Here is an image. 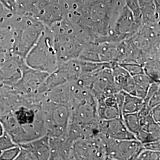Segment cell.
Listing matches in <instances>:
<instances>
[{"label": "cell", "instance_id": "obj_1", "mask_svg": "<svg viewBox=\"0 0 160 160\" xmlns=\"http://www.w3.org/2000/svg\"><path fill=\"white\" fill-rule=\"evenodd\" d=\"M0 122L17 145L46 135L42 102L38 96L23 95L22 103L11 112L0 116Z\"/></svg>", "mask_w": 160, "mask_h": 160}, {"label": "cell", "instance_id": "obj_2", "mask_svg": "<svg viewBox=\"0 0 160 160\" xmlns=\"http://www.w3.org/2000/svg\"><path fill=\"white\" fill-rule=\"evenodd\" d=\"M49 28L53 34L59 65L71 59H78L88 43L80 30L66 18Z\"/></svg>", "mask_w": 160, "mask_h": 160}, {"label": "cell", "instance_id": "obj_3", "mask_svg": "<svg viewBox=\"0 0 160 160\" xmlns=\"http://www.w3.org/2000/svg\"><path fill=\"white\" fill-rule=\"evenodd\" d=\"M45 28V26L34 17L18 13L11 28L12 54L24 59Z\"/></svg>", "mask_w": 160, "mask_h": 160}, {"label": "cell", "instance_id": "obj_4", "mask_svg": "<svg viewBox=\"0 0 160 160\" xmlns=\"http://www.w3.org/2000/svg\"><path fill=\"white\" fill-rule=\"evenodd\" d=\"M26 65L48 74L55 71L59 66L55 48L53 34L50 28L46 27L39 39L24 58Z\"/></svg>", "mask_w": 160, "mask_h": 160}, {"label": "cell", "instance_id": "obj_5", "mask_svg": "<svg viewBox=\"0 0 160 160\" xmlns=\"http://www.w3.org/2000/svg\"><path fill=\"white\" fill-rule=\"evenodd\" d=\"M46 128V135L56 137L67 132L70 118V108L68 105L53 103L44 97L42 103Z\"/></svg>", "mask_w": 160, "mask_h": 160}, {"label": "cell", "instance_id": "obj_6", "mask_svg": "<svg viewBox=\"0 0 160 160\" xmlns=\"http://www.w3.org/2000/svg\"><path fill=\"white\" fill-rule=\"evenodd\" d=\"M106 148L99 133L90 137L76 140L72 145L69 160H105Z\"/></svg>", "mask_w": 160, "mask_h": 160}, {"label": "cell", "instance_id": "obj_7", "mask_svg": "<svg viewBox=\"0 0 160 160\" xmlns=\"http://www.w3.org/2000/svg\"><path fill=\"white\" fill-rule=\"evenodd\" d=\"M142 24L125 5L114 21L108 41L119 42L130 38L137 33Z\"/></svg>", "mask_w": 160, "mask_h": 160}, {"label": "cell", "instance_id": "obj_8", "mask_svg": "<svg viewBox=\"0 0 160 160\" xmlns=\"http://www.w3.org/2000/svg\"><path fill=\"white\" fill-rule=\"evenodd\" d=\"M106 148V160H135L142 148L137 139H114L102 135Z\"/></svg>", "mask_w": 160, "mask_h": 160}, {"label": "cell", "instance_id": "obj_9", "mask_svg": "<svg viewBox=\"0 0 160 160\" xmlns=\"http://www.w3.org/2000/svg\"><path fill=\"white\" fill-rule=\"evenodd\" d=\"M49 74L31 68L26 64L20 79L12 86L19 94L24 96H37L45 92V82Z\"/></svg>", "mask_w": 160, "mask_h": 160}, {"label": "cell", "instance_id": "obj_10", "mask_svg": "<svg viewBox=\"0 0 160 160\" xmlns=\"http://www.w3.org/2000/svg\"><path fill=\"white\" fill-rule=\"evenodd\" d=\"M81 73L79 59H71L61 63L57 69L48 75L45 82V92L63 84L77 81Z\"/></svg>", "mask_w": 160, "mask_h": 160}, {"label": "cell", "instance_id": "obj_11", "mask_svg": "<svg viewBox=\"0 0 160 160\" xmlns=\"http://www.w3.org/2000/svg\"><path fill=\"white\" fill-rule=\"evenodd\" d=\"M26 63L24 59L10 54L0 61V82L12 87L20 79Z\"/></svg>", "mask_w": 160, "mask_h": 160}, {"label": "cell", "instance_id": "obj_12", "mask_svg": "<svg viewBox=\"0 0 160 160\" xmlns=\"http://www.w3.org/2000/svg\"><path fill=\"white\" fill-rule=\"evenodd\" d=\"M18 145L20 151L16 160H49V138L46 135Z\"/></svg>", "mask_w": 160, "mask_h": 160}, {"label": "cell", "instance_id": "obj_13", "mask_svg": "<svg viewBox=\"0 0 160 160\" xmlns=\"http://www.w3.org/2000/svg\"><path fill=\"white\" fill-rule=\"evenodd\" d=\"M99 133L103 137L114 139H136L126 127L122 118L109 120H100Z\"/></svg>", "mask_w": 160, "mask_h": 160}, {"label": "cell", "instance_id": "obj_14", "mask_svg": "<svg viewBox=\"0 0 160 160\" xmlns=\"http://www.w3.org/2000/svg\"><path fill=\"white\" fill-rule=\"evenodd\" d=\"M49 138V160H69L74 142L67 136L66 133L59 137Z\"/></svg>", "mask_w": 160, "mask_h": 160}, {"label": "cell", "instance_id": "obj_15", "mask_svg": "<svg viewBox=\"0 0 160 160\" xmlns=\"http://www.w3.org/2000/svg\"><path fill=\"white\" fill-rule=\"evenodd\" d=\"M97 110L100 120L122 118V109L117 100L116 93L97 100Z\"/></svg>", "mask_w": 160, "mask_h": 160}, {"label": "cell", "instance_id": "obj_16", "mask_svg": "<svg viewBox=\"0 0 160 160\" xmlns=\"http://www.w3.org/2000/svg\"><path fill=\"white\" fill-rule=\"evenodd\" d=\"M112 69L114 82L119 90L132 94L135 84L131 75L118 63H114Z\"/></svg>", "mask_w": 160, "mask_h": 160}, {"label": "cell", "instance_id": "obj_17", "mask_svg": "<svg viewBox=\"0 0 160 160\" xmlns=\"http://www.w3.org/2000/svg\"><path fill=\"white\" fill-rule=\"evenodd\" d=\"M144 23H159L160 13L157 10L154 0H138Z\"/></svg>", "mask_w": 160, "mask_h": 160}, {"label": "cell", "instance_id": "obj_18", "mask_svg": "<svg viewBox=\"0 0 160 160\" xmlns=\"http://www.w3.org/2000/svg\"><path fill=\"white\" fill-rule=\"evenodd\" d=\"M124 98L122 108V115L138 113L145 104L144 99L123 92Z\"/></svg>", "mask_w": 160, "mask_h": 160}, {"label": "cell", "instance_id": "obj_19", "mask_svg": "<svg viewBox=\"0 0 160 160\" xmlns=\"http://www.w3.org/2000/svg\"><path fill=\"white\" fill-rule=\"evenodd\" d=\"M135 87L132 95L144 99L148 90L149 87L153 81L145 73L132 76Z\"/></svg>", "mask_w": 160, "mask_h": 160}, {"label": "cell", "instance_id": "obj_20", "mask_svg": "<svg viewBox=\"0 0 160 160\" xmlns=\"http://www.w3.org/2000/svg\"><path fill=\"white\" fill-rule=\"evenodd\" d=\"M12 30H0V61L12 53Z\"/></svg>", "mask_w": 160, "mask_h": 160}, {"label": "cell", "instance_id": "obj_21", "mask_svg": "<svg viewBox=\"0 0 160 160\" xmlns=\"http://www.w3.org/2000/svg\"><path fill=\"white\" fill-rule=\"evenodd\" d=\"M160 83L153 82L151 84L144 98L145 105L149 109L160 104Z\"/></svg>", "mask_w": 160, "mask_h": 160}, {"label": "cell", "instance_id": "obj_22", "mask_svg": "<svg viewBox=\"0 0 160 160\" xmlns=\"http://www.w3.org/2000/svg\"><path fill=\"white\" fill-rule=\"evenodd\" d=\"M144 73L154 82H160V58L151 59L142 65Z\"/></svg>", "mask_w": 160, "mask_h": 160}, {"label": "cell", "instance_id": "obj_23", "mask_svg": "<svg viewBox=\"0 0 160 160\" xmlns=\"http://www.w3.org/2000/svg\"><path fill=\"white\" fill-rule=\"evenodd\" d=\"M122 119L128 129L136 138L137 135L141 129L138 113L123 114Z\"/></svg>", "mask_w": 160, "mask_h": 160}, {"label": "cell", "instance_id": "obj_24", "mask_svg": "<svg viewBox=\"0 0 160 160\" xmlns=\"http://www.w3.org/2000/svg\"><path fill=\"white\" fill-rule=\"evenodd\" d=\"M118 64L122 68L126 69L132 76L144 73L143 67L141 64L133 62H125Z\"/></svg>", "mask_w": 160, "mask_h": 160}, {"label": "cell", "instance_id": "obj_25", "mask_svg": "<svg viewBox=\"0 0 160 160\" xmlns=\"http://www.w3.org/2000/svg\"><path fill=\"white\" fill-rule=\"evenodd\" d=\"M160 152L142 148L138 154L135 160H160Z\"/></svg>", "mask_w": 160, "mask_h": 160}, {"label": "cell", "instance_id": "obj_26", "mask_svg": "<svg viewBox=\"0 0 160 160\" xmlns=\"http://www.w3.org/2000/svg\"><path fill=\"white\" fill-rule=\"evenodd\" d=\"M125 4L138 20L143 23L138 0H125Z\"/></svg>", "mask_w": 160, "mask_h": 160}, {"label": "cell", "instance_id": "obj_27", "mask_svg": "<svg viewBox=\"0 0 160 160\" xmlns=\"http://www.w3.org/2000/svg\"><path fill=\"white\" fill-rule=\"evenodd\" d=\"M20 151L18 145L4 150L0 155V160H16Z\"/></svg>", "mask_w": 160, "mask_h": 160}, {"label": "cell", "instance_id": "obj_28", "mask_svg": "<svg viewBox=\"0 0 160 160\" xmlns=\"http://www.w3.org/2000/svg\"><path fill=\"white\" fill-rule=\"evenodd\" d=\"M16 145H17V144L13 142L11 137L4 132V133L0 137V155L4 150Z\"/></svg>", "mask_w": 160, "mask_h": 160}, {"label": "cell", "instance_id": "obj_29", "mask_svg": "<svg viewBox=\"0 0 160 160\" xmlns=\"http://www.w3.org/2000/svg\"><path fill=\"white\" fill-rule=\"evenodd\" d=\"M0 3L8 10L17 13L16 0H0Z\"/></svg>", "mask_w": 160, "mask_h": 160}, {"label": "cell", "instance_id": "obj_30", "mask_svg": "<svg viewBox=\"0 0 160 160\" xmlns=\"http://www.w3.org/2000/svg\"><path fill=\"white\" fill-rule=\"evenodd\" d=\"M142 148L144 149H148L154 151H159L160 150V140L152 141L150 142L143 143Z\"/></svg>", "mask_w": 160, "mask_h": 160}, {"label": "cell", "instance_id": "obj_31", "mask_svg": "<svg viewBox=\"0 0 160 160\" xmlns=\"http://www.w3.org/2000/svg\"><path fill=\"white\" fill-rule=\"evenodd\" d=\"M160 104L158 106H156L152 108L151 110L152 116L154 119L155 122L157 123L160 124Z\"/></svg>", "mask_w": 160, "mask_h": 160}, {"label": "cell", "instance_id": "obj_32", "mask_svg": "<svg viewBox=\"0 0 160 160\" xmlns=\"http://www.w3.org/2000/svg\"><path fill=\"white\" fill-rule=\"evenodd\" d=\"M4 129L3 128L2 125L1 124V123L0 122V137L4 133Z\"/></svg>", "mask_w": 160, "mask_h": 160}, {"label": "cell", "instance_id": "obj_33", "mask_svg": "<svg viewBox=\"0 0 160 160\" xmlns=\"http://www.w3.org/2000/svg\"><path fill=\"white\" fill-rule=\"evenodd\" d=\"M1 84V82H0V84Z\"/></svg>", "mask_w": 160, "mask_h": 160}]
</instances>
